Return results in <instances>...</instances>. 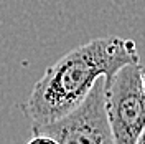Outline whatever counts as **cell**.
<instances>
[{
    "instance_id": "5b68a950",
    "label": "cell",
    "mask_w": 145,
    "mask_h": 144,
    "mask_svg": "<svg viewBox=\"0 0 145 144\" xmlns=\"http://www.w3.org/2000/svg\"><path fill=\"white\" fill-rule=\"evenodd\" d=\"M140 73H142V86H144V91H145V63L140 65Z\"/></svg>"
},
{
    "instance_id": "277c9868",
    "label": "cell",
    "mask_w": 145,
    "mask_h": 144,
    "mask_svg": "<svg viewBox=\"0 0 145 144\" xmlns=\"http://www.w3.org/2000/svg\"><path fill=\"white\" fill-rule=\"evenodd\" d=\"M27 144H58L56 139H53L51 136H46V134H38V133H33L31 139L28 141Z\"/></svg>"
},
{
    "instance_id": "7a4b0ae2",
    "label": "cell",
    "mask_w": 145,
    "mask_h": 144,
    "mask_svg": "<svg viewBox=\"0 0 145 144\" xmlns=\"http://www.w3.org/2000/svg\"><path fill=\"white\" fill-rule=\"evenodd\" d=\"M106 113L116 144H138L145 131V91L140 63L127 65L106 85Z\"/></svg>"
},
{
    "instance_id": "6da1fadb",
    "label": "cell",
    "mask_w": 145,
    "mask_h": 144,
    "mask_svg": "<svg viewBox=\"0 0 145 144\" xmlns=\"http://www.w3.org/2000/svg\"><path fill=\"white\" fill-rule=\"evenodd\" d=\"M137 63L140 58L134 40L94 38L46 68L22 104V111L33 124L54 123L79 108L99 78H106L109 85L119 70Z\"/></svg>"
},
{
    "instance_id": "3957f363",
    "label": "cell",
    "mask_w": 145,
    "mask_h": 144,
    "mask_svg": "<svg viewBox=\"0 0 145 144\" xmlns=\"http://www.w3.org/2000/svg\"><path fill=\"white\" fill-rule=\"evenodd\" d=\"M31 133L51 136L58 144H116L106 113V78H99L72 113L50 124H33Z\"/></svg>"
},
{
    "instance_id": "8992f818",
    "label": "cell",
    "mask_w": 145,
    "mask_h": 144,
    "mask_svg": "<svg viewBox=\"0 0 145 144\" xmlns=\"http://www.w3.org/2000/svg\"><path fill=\"white\" fill-rule=\"evenodd\" d=\"M138 144H145V131H144V134L140 136V141H138Z\"/></svg>"
}]
</instances>
